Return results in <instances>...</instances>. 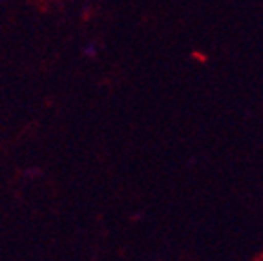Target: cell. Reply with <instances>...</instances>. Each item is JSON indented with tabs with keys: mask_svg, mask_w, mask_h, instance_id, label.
I'll return each mask as SVG.
<instances>
[{
	"mask_svg": "<svg viewBox=\"0 0 263 261\" xmlns=\"http://www.w3.org/2000/svg\"><path fill=\"white\" fill-rule=\"evenodd\" d=\"M84 55H86V57H95V55H97V46L86 44V48H84Z\"/></svg>",
	"mask_w": 263,
	"mask_h": 261,
	"instance_id": "6da1fadb",
	"label": "cell"
}]
</instances>
